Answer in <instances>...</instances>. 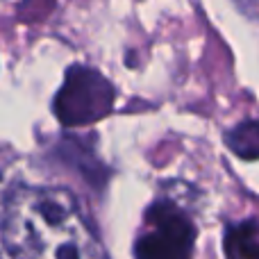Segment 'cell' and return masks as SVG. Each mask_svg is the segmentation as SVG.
<instances>
[{
  "instance_id": "obj_1",
  "label": "cell",
  "mask_w": 259,
  "mask_h": 259,
  "mask_svg": "<svg viewBox=\"0 0 259 259\" xmlns=\"http://www.w3.org/2000/svg\"><path fill=\"white\" fill-rule=\"evenodd\" d=\"M3 246L9 259H103L71 193L53 187H14L3 207Z\"/></svg>"
},
{
  "instance_id": "obj_2",
  "label": "cell",
  "mask_w": 259,
  "mask_h": 259,
  "mask_svg": "<svg viewBox=\"0 0 259 259\" xmlns=\"http://www.w3.org/2000/svg\"><path fill=\"white\" fill-rule=\"evenodd\" d=\"M198 228L178 198L161 196L143 211L134 239V259H193Z\"/></svg>"
},
{
  "instance_id": "obj_3",
  "label": "cell",
  "mask_w": 259,
  "mask_h": 259,
  "mask_svg": "<svg viewBox=\"0 0 259 259\" xmlns=\"http://www.w3.org/2000/svg\"><path fill=\"white\" fill-rule=\"evenodd\" d=\"M114 98L116 91L107 77L96 68L75 64L68 68L53 107L64 125L80 127L107 116L114 107Z\"/></svg>"
},
{
  "instance_id": "obj_4",
  "label": "cell",
  "mask_w": 259,
  "mask_h": 259,
  "mask_svg": "<svg viewBox=\"0 0 259 259\" xmlns=\"http://www.w3.org/2000/svg\"><path fill=\"white\" fill-rule=\"evenodd\" d=\"M228 259H259V221L248 219L230 225L225 232Z\"/></svg>"
},
{
  "instance_id": "obj_5",
  "label": "cell",
  "mask_w": 259,
  "mask_h": 259,
  "mask_svg": "<svg viewBox=\"0 0 259 259\" xmlns=\"http://www.w3.org/2000/svg\"><path fill=\"white\" fill-rule=\"evenodd\" d=\"M228 148L241 159H259V121H243L225 134Z\"/></svg>"
}]
</instances>
